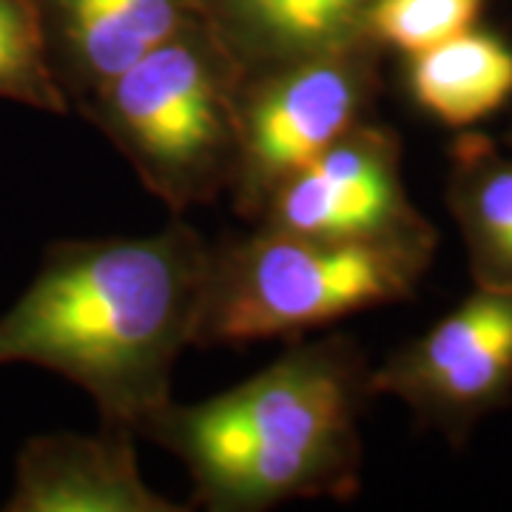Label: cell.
Returning <instances> with one entry per match:
<instances>
[{"mask_svg": "<svg viewBox=\"0 0 512 512\" xmlns=\"http://www.w3.org/2000/svg\"><path fill=\"white\" fill-rule=\"evenodd\" d=\"M370 390L399 399L419 427L461 444L487 413L512 402V291L476 288L373 367Z\"/></svg>", "mask_w": 512, "mask_h": 512, "instance_id": "cell-6", "label": "cell"}, {"mask_svg": "<svg viewBox=\"0 0 512 512\" xmlns=\"http://www.w3.org/2000/svg\"><path fill=\"white\" fill-rule=\"evenodd\" d=\"M137 433H43L20 447L6 512H183L154 493L137 464Z\"/></svg>", "mask_w": 512, "mask_h": 512, "instance_id": "cell-8", "label": "cell"}, {"mask_svg": "<svg viewBox=\"0 0 512 512\" xmlns=\"http://www.w3.org/2000/svg\"><path fill=\"white\" fill-rule=\"evenodd\" d=\"M447 205L476 288L512 291V157L487 134L467 131L450 146Z\"/></svg>", "mask_w": 512, "mask_h": 512, "instance_id": "cell-11", "label": "cell"}, {"mask_svg": "<svg viewBox=\"0 0 512 512\" xmlns=\"http://www.w3.org/2000/svg\"><path fill=\"white\" fill-rule=\"evenodd\" d=\"M0 100L43 114H69L57 83L37 0H0Z\"/></svg>", "mask_w": 512, "mask_h": 512, "instance_id": "cell-13", "label": "cell"}, {"mask_svg": "<svg viewBox=\"0 0 512 512\" xmlns=\"http://www.w3.org/2000/svg\"><path fill=\"white\" fill-rule=\"evenodd\" d=\"M370 370L350 336L302 342L225 393L171 399L140 436L183 461L191 501L211 512L350 501L362 487L359 416L373 396Z\"/></svg>", "mask_w": 512, "mask_h": 512, "instance_id": "cell-2", "label": "cell"}, {"mask_svg": "<svg viewBox=\"0 0 512 512\" xmlns=\"http://www.w3.org/2000/svg\"><path fill=\"white\" fill-rule=\"evenodd\" d=\"M259 228L328 239H373L436 248L433 222L413 205L399 134L373 117L350 126L316 160L276 188Z\"/></svg>", "mask_w": 512, "mask_h": 512, "instance_id": "cell-7", "label": "cell"}, {"mask_svg": "<svg viewBox=\"0 0 512 512\" xmlns=\"http://www.w3.org/2000/svg\"><path fill=\"white\" fill-rule=\"evenodd\" d=\"M404 77L413 103L427 117L450 128L476 126L512 97V46L473 26L407 55Z\"/></svg>", "mask_w": 512, "mask_h": 512, "instance_id": "cell-12", "label": "cell"}, {"mask_svg": "<svg viewBox=\"0 0 512 512\" xmlns=\"http://www.w3.org/2000/svg\"><path fill=\"white\" fill-rule=\"evenodd\" d=\"M507 146L512 148V128H510V134H507Z\"/></svg>", "mask_w": 512, "mask_h": 512, "instance_id": "cell-15", "label": "cell"}, {"mask_svg": "<svg viewBox=\"0 0 512 512\" xmlns=\"http://www.w3.org/2000/svg\"><path fill=\"white\" fill-rule=\"evenodd\" d=\"M373 6L376 0H197V15L242 77H251L367 43Z\"/></svg>", "mask_w": 512, "mask_h": 512, "instance_id": "cell-10", "label": "cell"}, {"mask_svg": "<svg viewBox=\"0 0 512 512\" xmlns=\"http://www.w3.org/2000/svg\"><path fill=\"white\" fill-rule=\"evenodd\" d=\"M436 248L271 231L211 248L194 345H251L410 299Z\"/></svg>", "mask_w": 512, "mask_h": 512, "instance_id": "cell-4", "label": "cell"}, {"mask_svg": "<svg viewBox=\"0 0 512 512\" xmlns=\"http://www.w3.org/2000/svg\"><path fill=\"white\" fill-rule=\"evenodd\" d=\"M208 262L185 220L146 237L60 239L0 313V367L52 370L92 396L100 424L140 436L194 345Z\"/></svg>", "mask_w": 512, "mask_h": 512, "instance_id": "cell-1", "label": "cell"}, {"mask_svg": "<svg viewBox=\"0 0 512 512\" xmlns=\"http://www.w3.org/2000/svg\"><path fill=\"white\" fill-rule=\"evenodd\" d=\"M379 92L382 49L373 40L242 77L237 168L228 188L239 217L259 220L279 185L370 117Z\"/></svg>", "mask_w": 512, "mask_h": 512, "instance_id": "cell-5", "label": "cell"}, {"mask_svg": "<svg viewBox=\"0 0 512 512\" xmlns=\"http://www.w3.org/2000/svg\"><path fill=\"white\" fill-rule=\"evenodd\" d=\"M57 83L77 109L197 15V0H37Z\"/></svg>", "mask_w": 512, "mask_h": 512, "instance_id": "cell-9", "label": "cell"}, {"mask_svg": "<svg viewBox=\"0 0 512 512\" xmlns=\"http://www.w3.org/2000/svg\"><path fill=\"white\" fill-rule=\"evenodd\" d=\"M481 9L484 0H376L367 18V35L382 52L416 55L473 29Z\"/></svg>", "mask_w": 512, "mask_h": 512, "instance_id": "cell-14", "label": "cell"}, {"mask_svg": "<svg viewBox=\"0 0 512 512\" xmlns=\"http://www.w3.org/2000/svg\"><path fill=\"white\" fill-rule=\"evenodd\" d=\"M242 72L200 18L117 74L77 111L146 191L183 214L228 194L239 151Z\"/></svg>", "mask_w": 512, "mask_h": 512, "instance_id": "cell-3", "label": "cell"}]
</instances>
